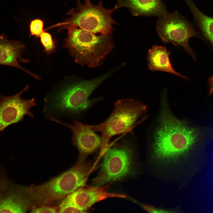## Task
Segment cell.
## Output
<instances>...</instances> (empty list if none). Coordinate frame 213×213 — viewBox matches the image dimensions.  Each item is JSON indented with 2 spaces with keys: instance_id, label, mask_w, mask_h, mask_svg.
<instances>
[{
  "instance_id": "cell-9",
  "label": "cell",
  "mask_w": 213,
  "mask_h": 213,
  "mask_svg": "<svg viewBox=\"0 0 213 213\" xmlns=\"http://www.w3.org/2000/svg\"><path fill=\"white\" fill-rule=\"evenodd\" d=\"M29 88L26 85L21 91L12 96L0 94V131L12 124L24 121L26 115L33 117L30 109L36 105L35 98L27 99L21 97Z\"/></svg>"
},
{
  "instance_id": "cell-10",
  "label": "cell",
  "mask_w": 213,
  "mask_h": 213,
  "mask_svg": "<svg viewBox=\"0 0 213 213\" xmlns=\"http://www.w3.org/2000/svg\"><path fill=\"white\" fill-rule=\"evenodd\" d=\"M51 120L65 126L71 131L72 144L78 151L79 159L83 160L88 155L101 147V136L90 129L88 125L75 120L71 124L64 122L59 119H53Z\"/></svg>"
},
{
  "instance_id": "cell-13",
  "label": "cell",
  "mask_w": 213,
  "mask_h": 213,
  "mask_svg": "<svg viewBox=\"0 0 213 213\" xmlns=\"http://www.w3.org/2000/svg\"><path fill=\"white\" fill-rule=\"evenodd\" d=\"M25 47L23 43L20 41L9 40L4 34L0 35V65L16 67L39 79L38 76L23 68L19 64V61L23 62H28L21 56Z\"/></svg>"
},
{
  "instance_id": "cell-4",
  "label": "cell",
  "mask_w": 213,
  "mask_h": 213,
  "mask_svg": "<svg viewBox=\"0 0 213 213\" xmlns=\"http://www.w3.org/2000/svg\"><path fill=\"white\" fill-rule=\"evenodd\" d=\"M67 30L64 47L80 65L92 68L101 65L113 47L112 34L96 35L75 26Z\"/></svg>"
},
{
  "instance_id": "cell-19",
  "label": "cell",
  "mask_w": 213,
  "mask_h": 213,
  "mask_svg": "<svg viewBox=\"0 0 213 213\" xmlns=\"http://www.w3.org/2000/svg\"><path fill=\"white\" fill-rule=\"evenodd\" d=\"M84 211L75 206L69 204L61 202L59 206L58 212L59 213H83Z\"/></svg>"
},
{
  "instance_id": "cell-3",
  "label": "cell",
  "mask_w": 213,
  "mask_h": 213,
  "mask_svg": "<svg viewBox=\"0 0 213 213\" xmlns=\"http://www.w3.org/2000/svg\"><path fill=\"white\" fill-rule=\"evenodd\" d=\"M91 168V165L84 163L83 160L79 159L71 168L47 182L27 187L34 207L49 205L83 187Z\"/></svg>"
},
{
  "instance_id": "cell-6",
  "label": "cell",
  "mask_w": 213,
  "mask_h": 213,
  "mask_svg": "<svg viewBox=\"0 0 213 213\" xmlns=\"http://www.w3.org/2000/svg\"><path fill=\"white\" fill-rule=\"evenodd\" d=\"M115 10L114 8L109 9L104 8L101 0L96 5L89 0L85 1L83 4L78 0L77 8L69 13L70 17L54 27H58L59 31L75 26L95 34H112V25L117 24L111 16Z\"/></svg>"
},
{
  "instance_id": "cell-15",
  "label": "cell",
  "mask_w": 213,
  "mask_h": 213,
  "mask_svg": "<svg viewBox=\"0 0 213 213\" xmlns=\"http://www.w3.org/2000/svg\"><path fill=\"white\" fill-rule=\"evenodd\" d=\"M170 53L165 47L157 45L152 46L147 54L148 68L152 71H164L189 80L188 78L177 72L173 67L170 60Z\"/></svg>"
},
{
  "instance_id": "cell-21",
  "label": "cell",
  "mask_w": 213,
  "mask_h": 213,
  "mask_svg": "<svg viewBox=\"0 0 213 213\" xmlns=\"http://www.w3.org/2000/svg\"><path fill=\"white\" fill-rule=\"evenodd\" d=\"M141 205L144 210L149 213H170L174 212L171 211L170 210L155 208L153 206L143 204H141Z\"/></svg>"
},
{
  "instance_id": "cell-7",
  "label": "cell",
  "mask_w": 213,
  "mask_h": 213,
  "mask_svg": "<svg viewBox=\"0 0 213 213\" xmlns=\"http://www.w3.org/2000/svg\"><path fill=\"white\" fill-rule=\"evenodd\" d=\"M157 33L164 43H171L176 47L181 46L194 59L196 54L189 43L192 37L201 38L194 26L185 17L175 11L167 12L158 17L156 25Z\"/></svg>"
},
{
  "instance_id": "cell-14",
  "label": "cell",
  "mask_w": 213,
  "mask_h": 213,
  "mask_svg": "<svg viewBox=\"0 0 213 213\" xmlns=\"http://www.w3.org/2000/svg\"><path fill=\"white\" fill-rule=\"evenodd\" d=\"M122 7L128 9L134 16L159 17L167 12L162 0H118L114 8Z\"/></svg>"
},
{
  "instance_id": "cell-8",
  "label": "cell",
  "mask_w": 213,
  "mask_h": 213,
  "mask_svg": "<svg viewBox=\"0 0 213 213\" xmlns=\"http://www.w3.org/2000/svg\"><path fill=\"white\" fill-rule=\"evenodd\" d=\"M132 151L126 145L117 144L107 149L99 172L93 180V185L100 187L128 176L132 171Z\"/></svg>"
},
{
  "instance_id": "cell-20",
  "label": "cell",
  "mask_w": 213,
  "mask_h": 213,
  "mask_svg": "<svg viewBox=\"0 0 213 213\" xmlns=\"http://www.w3.org/2000/svg\"><path fill=\"white\" fill-rule=\"evenodd\" d=\"M59 206H51L43 205L33 208L30 210L32 213H56L58 212Z\"/></svg>"
},
{
  "instance_id": "cell-5",
  "label": "cell",
  "mask_w": 213,
  "mask_h": 213,
  "mask_svg": "<svg viewBox=\"0 0 213 213\" xmlns=\"http://www.w3.org/2000/svg\"><path fill=\"white\" fill-rule=\"evenodd\" d=\"M146 106L136 100L126 99L118 100L109 117L97 125H88L93 131L101 134V147H106L113 136L125 133H133V129L146 118Z\"/></svg>"
},
{
  "instance_id": "cell-23",
  "label": "cell",
  "mask_w": 213,
  "mask_h": 213,
  "mask_svg": "<svg viewBox=\"0 0 213 213\" xmlns=\"http://www.w3.org/2000/svg\"><path fill=\"white\" fill-rule=\"evenodd\" d=\"M208 81L209 86V95H210L213 93V75L209 78Z\"/></svg>"
},
{
  "instance_id": "cell-16",
  "label": "cell",
  "mask_w": 213,
  "mask_h": 213,
  "mask_svg": "<svg viewBox=\"0 0 213 213\" xmlns=\"http://www.w3.org/2000/svg\"><path fill=\"white\" fill-rule=\"evenodd\" d=\"M191 10L204 36L213 46V18L206 15L196 7L192 0H184Z\"/></svg>"
},
{
  "instance_id": "cell-24",
  "label": "cell",
  "mask_w": 213,
  "mask_h": 213,
  "mask_svg": "<svg viewBox=\"0 0 213 213\" xmlns=\"http://www.w3.org/2000/svg\"><path fill=\"white\" fill-rule=\"evenodd\" d=\"M86 0H85V1H86Z\"/></svg>"
},
{
  "instance_id": "cell-11",
  "label": "cell",
  "mask_w": 213,
  "mask_h": 213,
  "mask_svg": "<svg viewBox=\"0 0 213 213\" xmlns=\"http://www.w3.org/2000/svg\"><path fill=\"white\" fill-rule=\"evenodd\" d=\"M24 187L9 181L0 193V212L26 213L34 207Z\"/></svg>"
},
{
  "instance_id": "cell-1",
  "label": "cell",
  "mask_w": 213,
  "mask_h": 213,
  "mask_svg": "<svg viewBox=\"0 0 213 213\" xmlns=\"http://www.w3.org/2000/svg\"><path fill=\"white\" fill-rule=\"evenodd\" d=\"M163 99L152 147L154 158L163 162L182 157L199 137L196 130L177 118L169 109L165 97Z\"/></svg>"
},
{
  "instance_id": "cell-12",
  "label": "cell",
  "mask_w": 213,
  "mask_h": 213,
  "mask_svg": "<svg viewBox=\"0 0 213 213\" xmlns=\"http://www.w3.org/2000/svg\"><path fill=\"white\" fill-rule=\"evenodd\" d=\"M126 197L124 195L106 191L101 187H82L68 194L62 202L72 204L85 212L93 204L104 199Z\"/></svg>"
},
{
  "instance_id": "cell-18",
  "label": "cell",
  "mask_w": 213,
  "mask_h": 213,
  "mask_svg": "<svg viewBox=\"0 0 213 213\" xmlns=\"http://www.w3.org/2000/svg\"><path fill=\"white\" fill-rule=\"evenodd\" d=\"M43 23L40 19H37L32 21L30 25V35L36 37H39L43 30Z\"/></svg>"
},
{
  "instance_id": "cell-22",
  "label": "cell",
  "mask_w": 213,
  "mask_h": 213,
  "mask_svg": "<svg viewBox=\"0 0 213 213\" xmlns=\"http://www.w3.org/2000/svg\"><path fill=\"white\" fill-rule=\"evenodd\" d=\"M9 180L5 171L0 167V193L6 186Z\"/></svg>"
},
{
  "instance_id": "cell-17",
  "label": "cell",
  "mask_w": 213,
  "mask_h": 213,
  "mask_svg": "<svg viewBox=\"0 0 213 213\" xmlns=\"http://www.w3.org/2000/svg\"><path fill=\"white\" fill-rule=\"evenodd\" d=\"M39 37L45 52L48 54L54 52L56 45L51 35L44 31L40 35Z\"/></svg>"
},
{
  "instance_id": "cell-2",
  "label": "cell",
  "mask_w": 213,
  "mask_h": 213,
  "mask_svg": "<svg viewBox=\"0 0 213 213\" xmlns=\"http://www.w3.org/2000/svg\"><path fill=\"white\" fill-rule=\"evenodd\" d=\"M116 71L114 69L90 80H76L54 90L44 99L43 111L45 117L51 120L74 117L85 112L101 99H89L91 93Z\"/></svg>"
}]
</instances>
